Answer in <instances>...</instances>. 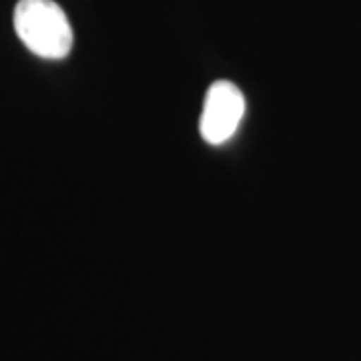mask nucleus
<instances>
[{
  "instance_id": "nucleus-1",
  "label": "nucleus",
  "mask_w": 361,
  "mask_h": 361,
  "mask_svg": "<svg viewBox=\"0 0 361 361\" xmlns=\"http://www.w3.org/2000/svg\"><path fill=\"white\" fill-rule=\"evenodd\" d=\"M14 30L40 59H65L73 49V28L65 11L52 0H20L14 6Z\"/></svg>"
},
{
  "instance_id": "nucleus-2",
  "label": "nucleus",
  "mask_w": 361,
  "mask_h": 361,
  "mask_svg": "<svg viewBox=\"0 0 361 361\" xmlns=\"http://www.w3.org/2000/svg\"><path fill=\"white\" fill-rule=\"evenodd\" d=\"M245 115V97L229 80L213 82L205 94L199 130L209 145H223L239 129Z\"/></svg>"
}]
</instances>
